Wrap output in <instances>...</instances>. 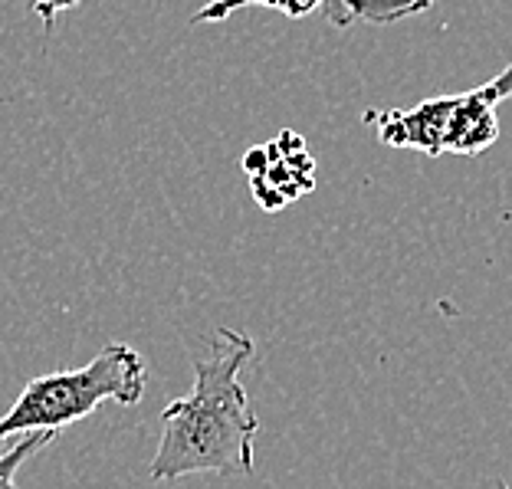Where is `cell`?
<instances>
[{
    "mask_svg": "<svg viewBox=\"0 0 512 489\" xmlns=\"http://www.w3.org/2000/svg\"><path fill=\"white\" fill-rule=\"evenodd\" d=\"M253 358V339L237 329H217L211 355L194 362V384L161 411V440L151 460V480L174 483L194 473H253V440L260 430L240 371Z\"/></svg>",
    "mask_w": 512,
    "mask_h": 489,
    "instance_id": "6da1fadb",
    "label": "cell"
},
{
    "mask_svg": "<svg viewBox=\"0 0 512 489\" xmlns=\"http://www.w3.org/2000/svg\"><path fill=\"white\" fill-rule=\"evenodd\" d=\"M148 365L132 345L112 342L83 368L50 371L23 384L17 401L0 414V444L30 430L60 437L69 424L86 421L102 401L135 407L145 398Z\"/></svg>",
    "mask_w": 512,
    "mask_h": 489,
    "instance_id": "7a4b0ae2",
    "label": "cell"
},
{
    "mask_svg": "<svg viewBox=\"0 0 512 489\" xmlns=\"http://www.w3.org/2000/svg\"><path fill=\"white\" fill-rule=\"evenodd\" d=\"M512 96V63L490 83L460 96H437L414 109H368L362 122L391 148H411L424 155H483L496 145V106Z\"/></svg>",
    "mask_w": 512,
    "mask_h": 489,
    "instance_id": "3957f363",
    "label": "cell"
},
{
    "mask_svg": "<svg viewBox=\"0 0 512 489\" xmlns=\"http://www.w3.org/2000/svg\"><path fill=\"white\" fill-rule=\"evenodd\" d=\"M243 171L250 174L253 197L263 211H279L306 191L316 188V161L296 132H279L270 145H256L243 155Z\"/></svg>",
    "mask_w": 512,
    "mask_h": 489,
    "instance_id": "277c9868",
    "label": "cell"
},
{
    "mask_svg": "<svg viewBox=\"0 0 512 489\" xmlns=\"http://www.w3.org/2000/svg\"><path fill=\"white\" fill-rule=\"evenodd\" d=\"M243 7H270V10H279V14H286L293 20H302V17L316 14V10H322L325 0H211V4L194 14V23H220Z\"/></svg>",
    "mask_w": 512,
    "mask_h": 489,
    "instance_id": "5b68a950",
    "label": "cell"
},
{
    "mask_svg": "<svg viewBox=\"0 0 512 489\" xmlns=\"http://www.w3.org/2000/svg\"><path fill=\"white\" fill-rule=\"evenodd\" d=\"M53 440H56V434H50V430H30V434H20L14 447L7 453H0V489H17L20 467L33 457V453L50 447Z\"/></svg>",
    "mask_w": 512,
    "mask_h": 489,
    "instance_id": "8992f818",
    "label": "cell"
},
{
    "mask_svg": "<svg viewBox=\"0 0 512 489\" xmlns=\"http://www.w3.org/2000/svg\"><path fill=\"white\" fill-rule=\"evenodd\" d=\"M434 7V0H355V20L394 23Z\"/></svg>",
    "mask_w": 512,
    "mask_h": 489,
    "instance_id": "52a82bcc",
    "label": "cell"
},
{
    "mask_svg": "<svg viewBox=\"0 0 512 489\" xmlns=\"http://www.w3.org/2000/svg\"><path fill=\"white\" fill-rule=\"evenodd\" d=\"M79 4H83V0H33V10H37V17L43 20V30L50 33L56 17H60L63 10H73Z\"/></svg>",
    "mask_w": 512,
    "mask_h": 489,
    "instance_id": "ba28073f",
    "label": "cell"
},
{
    "mask_svg": "<svg viewBox=\"0 0 512 489\" xmlns=\"http://www.w3.org/2000/svg\"><path fill=\"white\" fill-rule=\"evenodd\" d=\"M322 14L329 17L332 27H348L355 23V0H325Z\"/></svg>",
    "mask_w": 512,
    "mask_h": 489,
    "instance_id": "9c48e42d",
    "label": "cell"
},
{
    "mask_svg": "<svg viewBox=\"0 0 512 489\" xmlns=\"http://www.w3.org/2000/svg\"><path fill=\"white\" fill-rule=\"evenodd\" d=\"M496 489H512V486H506V483H496Z\"/></svg>",
    "mask_w": 512,
    "mask_h": 489,
    "instance_id": "30bf717a",
    "label": "cell"
}]
</instances>
